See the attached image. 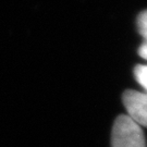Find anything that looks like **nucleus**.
<instances>
[{
  "instance_id": "1",
  "label": "nucleus",
  "mask_w": 147,
  "mask_h": 147,
  "mask_svg": "<svg viewBox=\"0 0 147 147\" xmlns=\"http://www.w3.org/2000/svg\"><path fill=\"white\" fill-rule=\"evenodd\" d=\"M111 147H146L141 126L125 115L119 116L112 127Z\"/></svg>"
},
{
  "instance_id": "2",
  "label": "nucleus",
  "mask_w": 147,
  "mask_h": 147,
  "mask_svg": "<svg viewBox=\"0 0 147 147\" xmlns=\"http://www.w3.org/2000/svg\"><path fill=\"white\" fill-rule=\"evenodd\" d=\"M127 117L140 126L147 127V93L125 90L122 96Z\"/></svg>"
},
{
  "instance_id": "5",
  "label": "nucleus",
  "mask_w": 147,
  "mask_h": 147,
  "mask_svg": "<svg viewBox=\"0 0 147 147\" xmlns=\"http://www.w3.org/2000/svg\"><path fill=\"white\" fill-rule=\"evenodd\" d=\"M138 55L142 57L143 59L147 60V39H144L143 44L138 48Z\"/></svg>"
},
{
  "instance_id": "3",
  "label": "nucleus",
  "mask_w": 147,
  "mask_h": 147,
  "mask_svg": "<svg viewBox=\"0 0 147 147\" xmlns=\"http://www.w3.org/2000/svg\"><path fill=\"white\" fill-rule=\"evenodd\" d=\"M134 75L137 82L147 90V65H137L134 69Z\"/></svg>"
},
{
  "instance_id": "4",
  "label": "nucleus",
  "mask_w": 147,
  "mask_h": 147,
  "mask_svg": "<svg viewBox=\"0 0 147 147\" xmlns=\"http://www.w3.org/2000/svg\"><path fill=\"white\" fill-rule=\"evenodd\" d=\"M137 30L144 39H147V10L141 12L137 16Z\"/></svg>"
}]
</instances>
